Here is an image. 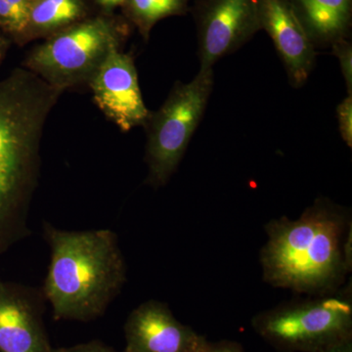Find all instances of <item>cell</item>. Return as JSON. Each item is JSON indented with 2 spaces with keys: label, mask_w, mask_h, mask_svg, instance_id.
Returning <instances> with one entry per match:
<instances>
[{
  "label": "cell",
  "mask_w": 352,
  "mask_h": 352,
  "mask_svg": "<svg viewBox=\"0 0 352 352\" xmlns=\"http://www.w3.org/2000/svg\"><path fill=\"white\" fill-rule=\"evenodd\" d=\"M63 94L24 67L0 80V256L31 233L43 129Z\"/></svg>",
  "instance_id": "cell-1"
},
{
  "label": "cell",
  "mask_w": 352,
  "mask_h": 352,
  "mask_svg": "<svg viewBox=\"0 0 352 352\" xmlns=\"http://www.w3.org/2000/svg\"><path fill=\"white\" fill-rule=\"evenodd\" d=\"M261 250L264 281L311 296L340 289L351 272V220L326 198L314 201L298 219L271 220Z\"/></svg>",
  "instance_id": "cell-2"
},
{
  "label": "cell",
  "mask_w": 352,
  "mask_h": 352,
  "mask_svg": "<svg viewBox=\"0 0 352 352\" xmlns=\"http://www.w3.org/2000/svg\"><path fill=\"white\" fill-rule=\"evenodd\" d=\"M43 236L50 263L41 289L54 318L89 322L102 316L126 282L117 234L62 230L45 221Z\"/></svg>",
  "instance_id": "cell-3"
},
{
  "label": "cell",
  "mask_w": 352,
  "mask_h": 352,
  "mask_svg": "<svg viewBox=\"0 0 352 352\" xmlns=\"http://www.w3.org/2000/svg\"><path fill=\"white\" fill-rule=\"evenodd\" d=\"M129 32L126 20L94 15L44 38L28 53L22 67L66 91L87 85L109 52L122 48Z\"/></svg>",
  "instance_id": "cell-4"
},
{
  "label": "cell",
  "mask_w": 352,
  "mask_h": 352,
  "mask_svg": "<svg viewBox=\"0 0 352 352\" xmlns=\"http://www.w3.org/2000/svg\"><path fill=\"white\" fill-rule=\"evenodd\" d=\"M214 83V69H199L189 82H176L157 111L144 124L147 143L145 183L164 187L175 175L197 127L203 119Z\"/></svg>",
  "instance_id": "cell-5"
},
{
  "label": "cell",
  "mask_w": 352,
  "mask_h": 352,
  "mask_svg": "<svg viewBox=\"0 0 352 352\" xmlns=\"http://www.w3.org/2000/svg\"><path fill=\"white\" fill-rule=\"evenodd\" d=\"M252 327L278 351L319 352L352 337L351 289L261 312L252 319Z\"/></svg>",
  "instance_id": "cell-6"
},
{
  "label": "cell",
  "mask_w": 352,
  "mask_h": 352,
  "mask_svg": "<svg viewBox=\"0 0 352 352\" xmlns=\"http://www.w3.org/2000/svg\"><path fill=\"white\" fill-rule=\"evenodd\" d=\"M191 11L200 69H214L261 31L256 0H196Z\"/></svg>",
  "instance_id": "cell-7"
},
{
  "label": "cell",
  "mask_w": 352,
  "mask_h": 352,
  "mask_svg": "<svg viewBox=\"0 0 352 352\" xmlns=\"http://www.w3.org/2000/svg\"><path fill=\"white\" fill-rule=\"evenodd\" d=\"M87 85L97 107L120 131L144 126L150 111L143 100L132 55L113 48Z\"/></svg>",
  "instance_id": "cell-8"
},
{
  "label": "cell",
  "mask_w": 352,
  "mask_h": 352,
  "mask_svg": "<svg viewBox=\"0 0 352 352\" xmlns=\"http://www.w3.org/2000/svg\"><path fill=\"white\" fill-rule=\"evenodd\" d=\"M43 289L0 279V352H51Z\"/></svg>",
  "instance_id": "cell-9"
},
{
  "label": "cell",
  "mask_w": 352,
  "mask_h": 352,
  "mask_svg": "<svg viewBox=\"0 0 352 352\" xmlns=\"http://www.w3.org/2000/svg\"><path fill=\"white\" fill-rule=\"evenodd\" d=\"M124 352H203L208 342L175 318L166 303L150 300L132 310L124 325Z\"/></svg>",
  "instance_id": "cell-10"
},
{
  "label": "cell",
  "mask_w": 352,
  "mask_h": 352,
  "mask_svg": "<svg viewBox=\"0 0 352 352\" xmlns=\"http://www.w3.org/2000/svg\"><path fill=\"white\" fill-rule=\"evenodd\" d=\"M261 31L272 39L289 85L300 88L314 68L316 48L308 38L289 0H256Z\"/></svg>",
  "instance_id": "cell-11"
},
{
  "label": "cell",
  "mask_w": 352,
  "mask_h": 352,
  "mask_svg": "<svg viewBox=\"0 0 352 352\" xmlns=\"http://www.w3.org/2000/svg\"><path fill=\"white\" fill-rule=\"evenodd\" d=\"M315 48H327L349 38L352 0H289Z\"/></svg>",
  "instance_id": "cell-12"
},
{
  "label": "cell",
  "mask_w": 352,
  "mask_h": 352,
  "mask_svg": "<svg viewBox=\"0 0 352 352\" xmlns=\"http://www.w3.org/2000/svg\"><path fill=\"white\" fill-rule=\"evenodd\" d=\"M91 16L87 0H32L22 45L48 38Z\"/></svg>",
  "instance_id": "cell-13"
},
{
  "label": "cell",
  "mask_w": 352,
  "mask_h": 352,
  "mask_svg": "<svg viewBox=\"0 0 352 352\" xmlns=\"http://www.w3.org/2000/svg\"><path fill=\"white\" fill-rule=\"evenodd\" d=\"M122 9L127 22L148 41L157 22L188 12L189 0H126Z\"/></svg>",
  "instance_id": "cell-14"
},
{
  "label": "cell",
  "mask_w": 352,
  "mask_h": 352,
  "mask_svg": "<svg viewBox=\"0 0 352 352\" xmlns=\"http://www.w3.org/2000/svg\"><path fill=\"white\" fill-rule=\"evenodd\" d=\"M333 54L339 60L340 72L346 82L347 95H352V43L349 38L336 41L332 45Z\"/></svg>",
  "instance_id": "cell-15"
},
{
  "label": "cell",
  "mask_w": 352,
  "mask_h": 352,
  "mask_svg": "<svg viewBox=\"0 0 352 352\" xmlns=\"http://www.w3.org/2000/svg\"><path fill=\"white\" fill-rule=\"evenodd\" d=\"M337 119L342 140L352 148V95H347L338 105Z\"/></svg>",
  "instance_id": "cell-16"
},
{
  "label": "cell",
  "mask_w": 352,
  "mask_h": 352,
  "mask_svg": "<svg viewBox=\"0 0 352 352\" xmlns=\"http://www.w3.org/2000/svg\"><path fill=\"white\" fill-rule=\"evenodd\" d=\"M51 352H119L113 347L106 346L99 340L85 342V344H76L69 347H60V349H52ZM124 352V351H122Z\"/></svg>",
  "instance_id": "cell-17"
},
{
  "label": "cell",
  "mask_w": 352,
  "mask_h": 352,
  "mask_svg": "<svg viewBox=\"0 0 352 352\" xmlns=\"http://www.w3.org/2000/svg\"><path fill=\"white\" fill-rule=\"evenodd\" d=\"M7 1H8V3L10 4L11 7H12L13 10L15 11L16 14H17L21 23L24 25L25 34V29H27L28 19H29L30 10H31L32 0H7ZM21 45H22V41H21Z\"/></svg>",
  "instance_id": "cell-18"
},
{
  "label": "cell",
  "mask_w": 352,
  "mask_h": 352,
  "mask_svg": "<svg viewBox=\"0 0 352 352\" xmlns=\"http://www.w3.org/2000/svg\"><path fill=\"white\" fill-rule=\"evenodd\" d=\"M203 352H244L239 344L231 342H220L217 344H210Z\"/></svg>",
  "instance_id": "cell-19"
},
{
  "label": "cell",
  "mask_w": 352,
  "mask_h": 352,
  "mask_svg": "<svg viewBox=\"0 0 352 352\" xmlns=\"http://www.w3.org/2000/svg\"><path fill=\"white\" fill-rule=\"evenodd\" d=\"M126 0H94L95 4L101 9L102 14L111 15L113 9L124 6Z\"/></svg>",
  "instance_id": "cell-20"
},
{
  "label": "cell",
  "mask_w": 352,
  "mask_h": 352,
  "mask_svg": "<svg viewBox=\"0 0 352 352\" xmlns=\"http://www.w3.org/2000/svg\"><path fill=\"white\" fill-rule=\"evenodd\" d=\"M319 352H352V337L335 342Z\"/></svg>",
  "instance_id": "cell-21"
},
{
  "label": "cell",
  "mask_w": 352,
  "mask_h": 352,
  "mask_svg": "<svg viewBox=\"0 0 352 352\" xmlns=\"http://www.w3.org/2000/svg\"><path fill=\"white\" fill-rule=\"evenodd\" d=\"M12 41L0 31V65L2 64L3 60L6 59L7 52H8L9 48H10Z\"/></svg>",
  "instance_id": "cell-22"
}]
</instances>
